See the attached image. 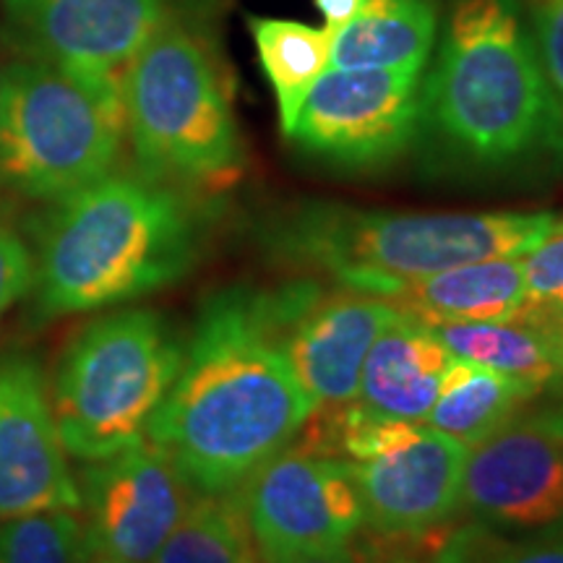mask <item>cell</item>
<instances>
[{"instance_id":"27","label":"cell","mask_w":563,"mask_h":563,"mask_svg":"<svg viewBox=\"0 0 563 563\" xmlns=\"http://www.w3.org/2000/svg\"><path fill=\"white\" fill-rule=\"evenodd\" d=\"M530 5L540 42V63L563 112V0H530Z\"/></svg>"},{"instance_id":"6","label":"cell","mask_w":563,"mask_h":563,"mask_svg":"<svg viewBox=\"0 0 563 563\" xmlns=\"http://www.w3.org/2000/svg\"><path fill=\"white\" fill-rule=\"evenodd\" d=\"M186 342L152 308L100 313L60 350L47 394L68 456L95 462L144 441Z\"/></svg>"},{"instance_id":"30","label":"cell","mask_w":563,"mask_h":563,"mask_svg":"<svg viewBox=\"0 0 563 563\" xmlns=\"http://www.w3.org/2000/svg\"><path fill=\"white\" fill-rule=\"evenodd\" d=\"M316 5H319V11L323 13V19H327L329 30H340V26L347 24V21L355 16L357 11H361L363 0H313Z\"/></svg>"},{"instance_id":"15","label":"cell","mask_w":563,"mask_h":563,"mask_svg":"<svg viewBox=\"0 0 563 563\" xmlns=\"http://www.w3.org/2000/svg\"><path fill=\"white\" fill-rule=\"evenodd\" d=\"M402 308L389 298L355 292H319L285 332L287 361L298 373L316 410L355 402L365 357Z\"/></svg>"},{"instance_id":"24","label":"cell","mask_w":563,"mask_h":563,"mask_svg":"<svg viewBox=\"0 0 563 563\" xmlns=\"http://www.w3.org/2000/svg\"><path fill=\"white\" fill-rule=\"evenodd\" d=\"M527 306L525 316L563 332V220L522 256Z\"/></svg>"},{"instance_id":"29","label":"cell","mask_w":563,"mask_h":563,"mask_svg":"<svg viewBox=\"0 0 563 563\" xmlns=\"http://www.w3.org/2000/svg\"><path fill=\"white\" fill-rule=\"evenodd\" d=\"M431 563H477L473 559V553H470L467 530L449 534V538L443 540L439 548H435Z\"/></svg>"},{"instance_id":"12","label":"cell","mask_w":563,"mask_h":563,"mask_svg":"<svg viewBox=\"0 0 563 563\" xmlns=\"http://www.w3.org/2000/svg\"><path fill=\"white\" fill-rule=\"evenodd\" d=\"M467 446L426 422H402L368 460L350 462L365 527L378 538H422L462 511Z\"/></svg>"},{"instance_id":"21","label":"cell","mask_w":563,"mask_h":563,"mask_svg":"<svg viewBox=\"0 0 563 563\" xmlns=\"http://www.w3.org/2000/svg\"><path fill=\"white\" fill-rule=\"evenodd\" d=\"M251 34L287 136L306 95L332 68V30H316L290 19H251Z\"/></svg>"},{"instance_id":"3","label":"cell","mask_w":563,"mask_h":563,"mask_svg":"<svg viewBox=\"0 0 563 563\" xmlns=\"http://www.w3.org/2000/svg\"><path fill=\"white\" fill-rule=\"evenodd\" d=\"M420 125L481 173L563 154V112L517 0H454Z\"/></svg>"},{"instance_id":"7","label":"cell","mask_w":563,"mask_h":563,"mask_svg":"<svg viewBox=\"0 0 563 563\" xmlns=\"http://www.w3.org/2000/svg\"><path fill=\"white\" fill-rule=\"evenodd\" d=\"M125 136L139 173L178 191H222L243 170L235 115L207 47L162 21L123 74Z\"/></svg>"},{"instance_id":"4","label":"cell","mask_w":563,"mask_h":563,"mask_svg":"<svg viewBox=\"0 0 563 563\" xmlns=\"http://www.w3.org/2000/svg\"><path fill=\"white\" fill-rule=\"evenodd\" d=\"M559 217L553 211L407 214L302 201L266 222V251L295 269L327 274L355 292L394 298L412 282L452 266L525 256Z\"/></svg>"},{"instance_id":"26","label":"cell","mask_w":563,"mask_h":563,"mask_svg":"<svg viewBox=\"0 0 563 563\" xmlns=\"http://www.w3.org/2000/svg\"><path fill=\"white\" fill-rule=\"evenodd\" d=\"M34 253L16 230L0 224V319L32 292Z\"/></svg>"},{"instance_id":"16","label":"cell","mask_w":563,"mask_h":563,"mask_svg":"<svg viewBox=\"0 0 563 563\" xmlns=\"http://www.w3.org/2000/svg\"><path fill=\"white\" fill-rule=\"evenodd\" d=\"M452 363L433 327L399 311L365 357L355 405L384 418L426 422Z\"/></svg>"},{"instance_id":"23","label":"cell","mask_w":563,"mask_h":563,"mask_svg":"<svg viewBox=\"0 0 563 563\" xmlns=\"http://www.w3.org/2000/svg\"><path fill=\"white\" fill-rule=\"evenodd\" d=\"M0 563H89L79 511H34L0 522Z\"/></svg>"},{"instance_id":"17","label":"cell","mask_w":563,"mask_h":563,"mask_svg":"<svg viewBox=\"0 0 563 563\" xmlns=\"http://www.w3.org/2000/svg\"><path fill=\"white\" fill-rule=\"evenodd\" d=\"M391 300L428 327L517 319L527 306L522 256L483 258L435 272Z\"/></svg>"},{"instance_id":"5","label":"cell","mask_w":563,"mask_h":563,"mask_svg":"<svg viewBox=\"0 0 563 563\" xmlns=\"http://www.w3.org/2000/svg\"><path fill=\"white\" fill-rule=\"evenodd\" d=\"M123 79L21 55L0 70V191L58 203L115 173Z\"/></svg>"},{"instance_id":"20","label":"cell","mask_w":563,"mask_h":563,"mask_svg":"<svg viewBox=\"0 0 563 563\" xmlns=\"http://www.w3.org/2000/svg\"><path fill=\"white\" fill-rule=\"evenodd\" d=\"M534 397L540 391L519 378L454 357L426 426L473 449L522 412Z\"/></svg>"},{"instance_id":"2","label":"cell","mask_w":563,"mask_h":563,"mask_svg":"<svg viewBox=\"0 0 563 563\" xmlns=\"http://www.w3.org/2000/svg\"><path fill=\"white\" fill-rule=\"evenodd\" d=\"M201 232L178 188L110 173L51 203L34 253L40 321L95 313L170 287L194 269Z\"/></svg>"},{"instance_id":"11","label":"cell","mask_w":563,"mask_h":563,"mask_svg":"<svg viewBox=\"0 0 563 563\" xmlns=\"http://www.w3.org/2000/svg\"><path fill=\"white\" fill-rule=\"evenodd\" d=\"M462 511L498 534L563 522V405L525 407L470 449Z\"/></svg>"},{"instance_id":"14","label":"cell","mask_w":563,"mask_h":563,"mask_svg":"<svg viewBox=\"0 0 563 563\" xmlns=\"http://www.w3.org/2000/svg\"><path fill=\"white\" fill-rule=\"evenodd\" d=\"M21 53L123 79L165 21V0H3Z\"/></svg>"},{"instance_id":"9","label":"cell","mask_w":563,"mask_h":563,"mask_svg":"<svg viewBox=\"0 0 563 563\" xmlns=\"http://www.w3.org/2000/svg\"><path fill=\"white\" fill-rule=\"evenodd\" d=\"M76 485L89 563H152L196 498L178 464L150 439L81 462Z\"/></svg>"},{"instance_id":"19","label":"cell","mask_w":563,"mask_h":563,"mask_svg":"<svg viewBox=\"0 0 563 563\" xmlns=\"http://www.w3.org/2000/svg\"><path fill=\"white\" fill-rule=\"evenodd\" d=\"M433 332L460 361L506 373L540 394L563 382V332L525 313L509 321L439 323Z\"/></svg>"},{"instance_id":"22","label":"cell","mask_w":563,"mask_h":563,"mask_svg":"<svg viewBox=\"0 0 563 563\" xmlns=\"http://www.w3.org/2000/svg\"><path fill=\"white\" fill-rule=\"evenodd\" d=\"M152 563H258L238 493H196Z\"/></svg>"},{"instance_id":"25","label":"cell","mask_w":563,"mask_h":563,"mask_svg":"<svg viewBox=\"0 0 563 563\" xmlns=\"http://www.w3.org/2000/svg\"><path fill=\"white\" fill-rule=\"evenodd\" d=\"M467 540L477 563H563V522L517 538L475 525L467 527Z\"/></svg>"},{"instance_id":"1","label":"cell","mask_w":563,"mask_h":563,"mask_svg":"<svg viewBox=\"0 0 563 563\" xmlns=\"http://www.w3.org/2000/svg\"><path fill=\"white\" fill-rule=\"evenodd\" d=\"M321 287H228L203 300L170 394L146 439L178 464L196 493H235L287 449L313 399L287 361L285 332Z\"/></svg>"},{"instance_id":"28","label":"cell","mask_w":563,"mask_h":563,"mask_svg":"<svg viewBox=\"0 0 563 563\" xmlns=\"http://www.w3.org/2000/svg\"><path fill=\"white\" fill-rule=\"evenodd\" d=\"M258 563H363L352 548L334 551H298V553H258Z\"/></svg>"},{"instance_id":"13","label":"cell","mask_w":563,"mask_h":563,"mask_svg":"<svg viewBox=\"0 0 563 563\" xmlns=\"http://www.w3.org/2000/svg\"><path fill=\"white\" fill-rule=\"evenodd\" d=\"M79 511V485L55 426L47 376L24 352L0 355V522Z\"/></svg>"},{"instance_id":"10","label":"cell","mask_w":563,"mask_h":563,"mask_svg":"<svg viewBox=\"0 0 563 563\" xmlns=\"http://www.w3.org/2000/svg\"><path fill=\"white\" fill-rule=\"evenodd\" d=\"M235 493L258 553L334 551L365 527L350 462L306 446L282 449Z\"/></svg>"},{"instance_id":"8","label":"cell","mask_w":563,"mask_h":563,"mask_svg":"<svg viewBox=\"0 0 563 563\" xmlns=\"http://www.w3.org/2000/svg\"><path fill=\"white\" fill-rule=\"evenodd\" d=\"M420 115L415 70L329 68L306 95L287 136L327 165L376 170L402 157L418 136Z\"/></svg>"},{"instance_id":"18","label":"cell","mask_w":563,"mask_h":563,"mask_svg":"<svg viewBox=\"0 0 563 563\" xmlns=\"http://www.w3.org/2000/svg\"><path fill=\"white\" fill-rule=\"evenodd\" d=\"M433 42V0H363L361 11L332 32V68L420 74Z\"/></svg>"},{"instance_id":"31","label":"cell","mask_w":563,"mask_h":563,"mask_svg":"<svg viewBox=\"0 0 563 563\" xmlns=\"http://www.w3.org/2000/svg\"><path fill=\"white\" fill-rule=\"evenodd\" d=\"M363 563H418L410 555H399V553H391V555H382V553H371V555H361Z\"/></svg>"}]
</instances>
